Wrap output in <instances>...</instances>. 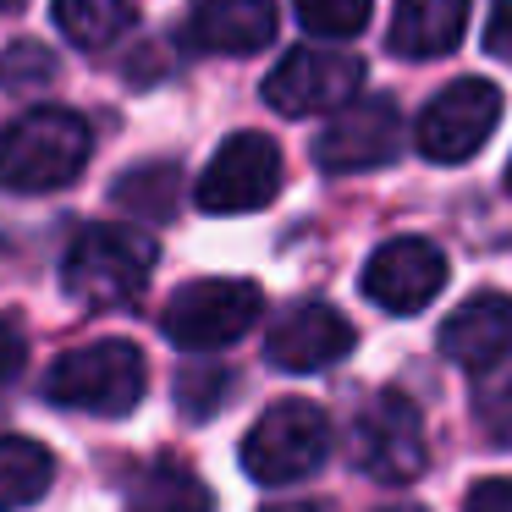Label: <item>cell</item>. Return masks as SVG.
Wrapping results in <instances>:
<instances>
[{"label":"cell","instance_id":"cell-1","mask_svg":"<svg viewBox=\"0 0 512 512\" xmlns=\"http://www.w3.org/2000/svg\"><path fill=\"white\" fill-rule=\"evenodd\" d=\"M94 133L67 105H39L6 122L0 133V188L6 193H56L89 166Z\"/></svg>","mask_w":512,"mask_h":512},{"label":"cell","instance_id":"cell-2","mask_svg":"<svg viewBox=\"0 0 512 512\" xmlns=\"http://www.w3.org/2000/svg\"><path fill=\"white\" fill-rule=\"evenodd\" d=\"M149 276H155V243L133 226H83L67 248L61 281L78 303L89 309H127L144 298Z\"/></svg>","mask_w":512,"mask_h":512},{"label":"cell","instance_id":"cell-3","mask_svg":"<svg viewBox=\"0 0 512 512\" xmlns=\"http://www.w3.org/2000/svg\"><path fill=\"white\" fill-rule=\"evenodd\" d=\"M144 391H149V364L122 336L61 353V364L50 369V402H61L72 413H94V419L133 413L144 402Z\"/></svg>","mask_w":512,"mask_h":512},{"label":"cell","instance_id":"cell-4","mask_svg":"<svg viewBox=\"0 0 512 512\" xmlns=\"http://www.w3.org/2000/svg\"><path fill=\"white\" fill-rule=\"evenodd\" d=\"M331 452V419L309 397H281L243 435V474L259 485H298Z\"/></svg>","mask_w":512,"mask_h":512},{"label":"cell","instance_id":"cell-5","mask_svg":"<svg viewBox=\"0 0 512 512\" xmlns=\"http://www.w3.org/2000/svg\"><path fill=\"white\" fill-rule=\"evenodd\" d=\"M259 309H265V292L254 281H237V276H204V281H188V287L171 292L166 314V336L188 353H210V347H226L237 342L243 331H254Z\"/></svg>","mask_w":512,"mask_h":512},{"label":"cell","instance_id":"cell-6","mask_svg":"<svg viewBox=\"0 0 512 512\" xmlns=\"http://www.w3.org/2000/svg\"><path fill=\"white\" fill-rule=\"evenodd\" d=\"M501 111L507 105H501V89L490 78H452L424 105L413 144L435 166H463V160H474L490 144V133L501 127Z\"/></svg>","mask_w":512,"mask_h":512},{"label":"cell","instance_id":"cell-7","mask_svg":"<svg viewBox=\"0 0 512 512\" xmlns=\"http://www.w3.org/2000/svg\"><path fill=\"white\" fill-rule=\"evenodd\" d=\"M281 193V149L270 133H232L199 171L193 204L204 215H254Z\"/></svg>","mask_w":512,"mask_h":512},{"label":"cell","instance_id":"cell-8","mask_svg":"<svg viewBox=\"0 0 512 512\" xmlns=\"http://www.w3.org/2000/svg\"><path fill=\"white\" fill-rule=\"evenodd\" d=\"M364 89V61L336 45H298L270 67L265 105L281 116H320Z\"/></svg>","mask_w":512,"mask_h":512},{"label":"cell","instance_id":"cell-9","mask_svg":"<svg viewBox=\"0 0 512 512\" xmlns=\"http://www.w3.org/2000/svg\"><path fill=\"white\" fill-rule=\"evenodd\" d=\"M424 413L402 391H380L353 424V463L380 485H408L424 474Z\"/></svg>","mask_w":512,"mask_h":512},{"label":"cell","instance_id":"cell-10","mask_svg":"<svg viewBox=\"0 0 512 512\" xmlns=\"http://www.w3.org/2000/svg\"><path fill=\"white\" fill-rule=\"evenodd\" d=\"M397 149H402V111L386 94H353L347 105H336L325 133L314 138V160H320V171H331V177L391 166Z\"/></svg>","mask_w":512,"mask_h":512},{"label":"cell","instance_id":"cell-11","mask_svg":"<svg viewBox=\"0 0 512 512\" xmlns=\"http://www.w3.org/2000/svg\"><path fill=\"white\" fill-rule=\"evenodd\" d=\"M364 298L386 314H419L435 303V292L446 287V254L430 237H391L369 254L364 276H358Z\"/></svg>","mask_w":512,"mask_h":512},{"label":"cell","instance_id":"cell-12","mask_svg":"<svg viewBox=\"0 0 512 512\" xmlns=\"http://www.w3.org/2000/svg\"><path fill=\"white\" fill-rule=\"evenodd\" d=\"M358 331L347 325V314H336L331 303H292L265 336V358L287 375H314V369H331L353 353Z\"/></svg>","mask_w":512,"mask_h":512},{"label":"cell","instance_id":"cell-13","mask_svg":"<svg viewBox=\"0 0 512 512\" xmlns=\"http://www.w3.org/2000/svg\"><path fill=\"white\" fill-rule=\"evenodd\" d=\"M441 353L457 369H474V375L507 364L512 358V292H474L463 309L446 314Z\"/></svg>","mask_w":512,"mask_h":512},{"label":"cell","instance_id":"cell-14","mask_svg":"<svg viewBox=\"0 0 512 512\" xmlns=\"http://www.w3.org/2000/svg\"><path fill=\"white\" fill-rule=\"evenodd\" d=\"M188 39L210 56H254L276 39V0H193Z\"/></svg>","mask_w":512,"mask_h":512},{"label":"cell","instance_id":"cell-15","mask_svg":"<svg viewBox=\"0 0 512 512\" xmlns=\"http://www.w3.org/2000/svg\"><path fill=\"white\" fill-rule=\"evenodd\" d=\"M468 6H474V0H397V6H391L386 45L408 61L452 56L468 34Z\"/></svg>","mask_w":512,"mask_h":512},{"label":"cell","instance_id":"cell-16","mask_svg":"<svg viewBox=\"0 0 512 512\" xmlns=\"http://www.w3.org/2000/svg\"><path fill=\"white\" fill-rule=\"evenodd\" d=\"M56 457L28 435H0V512H23L50 496Z\"/></svg>","mask_w":512,"mask_h":512},{"label":"cell","instance_id":"cell-17","mask_svg":"<svg viewBox=\"0 0 512 512\" xmlns=\"http://www.w3.org/2000/svg\"><path fill=\"white\" fill-rule=\"evenodd\" d=\"M127 512H215V496H210V485H204L188 463L160 457V463L138 479L133 507H127Z\"/></svg>","mask_w":512,"mask_h":512},{"label":"cell","instance_id":"cell-18","mask_svg":"<svg viewBox=\"0 0 512 512\" xmlns=\"http://www.w3.org/2000/svg\"><path fill=\"white\" fill-rule=\"evenodd\" d=\"M138 23V0H56V28L78 50H105Z\"/></svg>","mask_w":512,"mask_h":512},{"label":"cell","instance_id":"cell-19","mask_svg":"<svg viewBox=\"0 0 512 512\" xmlns=\"http://www.w3.org/2000/svg\"><path fill=\"white\" fill-rule=\"evenodd\" d=\"M116 204L133 215H149V221H166L177 210V166L160 160V166H133L122 182H116Z\"/></svg>","mask_w":512,"mask_h":512},{"label":"cell","instance_id":"cell-20","mask_svg":"<svg viewBox=\"0 0 512 512\" xmlns=\"http://www.w3.org/2000/svg\"><path fill=\"white\" fill-rule=\"evenodd\" d=\"M309 39H358L369 28L375 0H292Z\"/></svg>","mask_w":512,"mask_h":512},{"label":"cell","instance_id":"cell-21","mask_svg":"<svg viewBox=\"0 0 512 512\" xmlns=\"http://www.w3.org/2000/svg\"><path fill=\"white\" fill-rule=\"evenodd\" d=\"M485 386H479V397H474V413H479V424L490 430V441L496 446H512V358L507 364H496V369H485Z\"/></svg>","mask_w":512,"mask_h":512},{"label":"cell","instance_id":"cell-22","mask_svg":"<svg viewBox=\"0 0 512 512\" xmlns=\"http://www.w3.org/2000/svg\"><path fill=\"white\" fill-rule=\"evenodd\" d=\"M56 78V56H50L45 45H34V39H17L6 56H0V83L6 89H39V83Z\"/></svg>","mask_w":512,"mask_h":512},{"label":"cell","instance_id":"cell-23","mask_svg":"<svg viewBox=\"0 0 512 512\" xmlns=\"http://www.w3.org/2000/svg\"><path fill=\"white\" fill-rule=\"evenodd\" d=\"M463 512H512V474H490L468 490Z\"/></svg>","mask_w":512,"mask_h":512},{"label":"cell","instance_id":"cell-24","mask_svg":"<svg viewBox=\"0 0 512 512\" xmlns=\"http://www.w3.org/2000/svg\"><path fill=\"white\" fill-rule=\"evenodd\" d=\"M485 50H490V56H496V61H512V0H490Z\"/></svg>","mask_w":512,"mask_h":512},{"label":"cell","instance_id":"cell-25","mask_svg":"<svg viewBox=\"0 0 512 512\" xmlns=\"http://www.w3.org/2000/svg\"><path fill=\"white\" fill-rule=\"evenodd\" d=\"M23 364H28V347H23V336H17L12 325L0 320V391H6L17 375H23Z\"/></svg>","mask_w":512,"mask_h":512},{"label":"cell","instance_id":"cell-26","mask_svg":"<svg viewBox=\"0 0 512 512\" xmlns=\"http://www.w3.org/2000/svg\"><path fill=\"white\" fill-rule=\"evenodd\" d=\"M265 512H320L314 501H281V507H265Z\"/></svg>","mask_w":512,"mask_h":512},{"label":"cell","instance_id":"cell-27","mask_svg":"<svg viewBox=\"0 0 512 512\" xmlns=\"http://www.w3.org/2000/svg\"><path fill=\"white\" fill-rule=\"evenodd\" d=\"M380 512H424V507H408V501H402V507H380Z\"/></svg>","mask_w":512,"mask_h":512},{"label":"cell","instance_id":"cell-28","mask_svg":"<svg viewBox=\"0 0 512 512\" xmlns=\"http://www.w3.org/2000/svg\"><path fill=\"white\" fill-rule=\"evenodd\" d=\"M12 6H17V0H0V17H6V12H12Z\"/></svg>","mask_w":512,"mask_h":512},{"label":"cell","instance_id":"cell-29","mask_svg":"<svg viewBox=\"0 0 512 512\" xmlns=\"http://www.w3.org/2000/svg\"><path fill=\"white\" fill-rule=\"evenodd\" d=\"M507 193H512V160H507Z\"/></svg>","mask_w":512,"mask_h":512}]
</instances>
